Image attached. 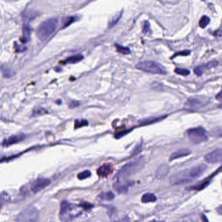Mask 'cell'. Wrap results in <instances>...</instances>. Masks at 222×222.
Segmentation results:
<instances>
[{
    "instance_id": "obj_29",
    "label": "cell",
    "mask_w": 222,
    "mask_h": 222,
    "mask_svg": "<svg viewBox=\"0 0 222 222\" xmlns=\"http://www.w3.org/2000/svg\"><path fill=\"white\" fill-rule=\"evenodd\" d=\"M88 121L86 120L85 119H82V120H76L75 122V128H80L82 127H85V126H87L88 125Z\"/></svg>"
},
{
    "instance_id": "obj_32",
    "label": "cell",
    "mask_w": 222,
    "mask_h": 222,
    "mask_svg": "<svg viewBox=\"0 0 222 222\" xmlns=\"http://www.w3.org/2000/svg\"><path fill=\"white\" fill-rule=\"evenodd\" d=\"M2 73L3 76L7 78L11 77L12 76L14 75V73L12 72L11 70H8V69H4L3 70H2Z\"/></svg>"
},
{
    "instance_id": "obj_14",
    "label": "cell",
    "mask_w": 222,
    "mask_h": 222,
    "mask_svg": "<svg viewBox=\"0 0 222 222\" xmlns=\"http://www.w3.org/2000/svg\"><path fill=\"white\" fill-rule=\"evenodd\" d=\"M170 171V167L168 165L163 164L160 166L156 171V176L158 179H163L168 175Z\"/></svg>"
},
{
    "instance_id": "obj_17",
    "label": "cell",
    "mask_w": 222,
    "mask_h": 222,
    "mask_svg": "<svg viewBox=\"0 0 222 222\" xmlns=\"http://www.w3.org/2000/svg\"><path fill=\"white\" fill-rule=\"evenodd\" d=\"M141 200H142V202L144 203H152V202H155L157 200V198L153 193H145L142 195Z\"/></svg>"
},
{
    "instance_id": "obj_20",
    "label": "cell",
    "mask_w": 222,
    "mask_h": 222,
    "mask_svg": "<svg viewBox=\"0 0 222 222\" xmlns=\"http://www.w3.org/2000/svg\"><path fill=\"white\" fill-rule=\"evenodd\" d=\"M99 198L102 200L112 201L114 199V194L112 192H103L99 195Z\"/></svg>"
},
{
    "instance_id": "obj_25",
    "label": "cell",
    "mask_w": 222,
    "mask_h": 222,
    "mask_svg": "<svg viewBox=\"0 0 222 222\" xmlns=\"http://www.w3.org/2000/svg\"><path fill=\"white\" fill-rule=\"evenodd\" d=\"M116 50L119 53H121L122 54H129L130 53V49L127 47L123 46L119 44H116Z\"/></svg>"
},
{
    "instance_id": "obj_30",
    "label": "cell",
    "mask_w": 222,
    "mask_h": 222,
    "mask_svg": "<svg viewBox=\"0 0 222 222\" xmlns=\"http://www.w3.org/2000/svg\"><path fill=\"white\" fill-rule=\"evenodd\" d=\"M212 134L214 136L222 137V127H218L213 130H212Z\"/></svg>"
},
{
    "instance_id": "obj_33",
    "label": "cell",
    "mask_w": 222,
    "mask_h": 222,
    "mask_svg": "<svg viewBox=\"0 0 222 222\" xmlns=\"http://www.w3.org/2000/svg\"><path fill=\"white\" fill-rule=\"evenodd\" d=\"M46 110L43 108H37L36 110H34V113L33 115H40L42 114H44V113H46Z\"/></svg>"
},
{
    "instance_id": "obj_3",
    "label": "cell",
    "mask_w": 222,
    "mask_h": 222,
    "mask_svg": "<svg viewBox=\"0 0 222 222\" xmlns=\"http://www.w3.org/2000/svg\"><path fill=\"white\" fill-rule=\"evenodd\" d=\"M58 19L51 18L42 22L37 30V35L41 41H45L54 33L58 26Z\"/></svg>"
},
{
    "instance_id": "obj_37",
    "label": "cell",
    "mask_w": 222,
    "mask_h": 222,
    "mask_svg": "<svg viewBox=\"0 0 222 222\" xmlns=\"http://www.w3.org/2000/svg\"><path fill=\"white\" fill-rule=\"evenodd\" d=\"M181 53H177V54H175V56H177V55H183V56H188L190 54V51H181Z\"/></svg>"
},
{
    "instance_id": "obj_35",
    "label": "cell",
    "mask_w": 222,
    "mask_h": 222,
    "mask_svg": "<svg viewBox=\"0 0 222 222\" xmlns=\"http://www.w3.org/2000/svg\"><path fill=\"white\" fill-rule=\"evenodd\" d=\"M81 207L84 208L86 210H88V209H90L93 206L92 205H90V203H84L83 205H81Z\"/></svg>"
},
{
    "instance_id": "obj_6",
    "label": "cell",
    "mask_w": 222,
    "mask_h": 222,
    "mask_svg": "<svg viewBox=\"0 0 222 222\" xmlns=\"http://www.w3.org/2000/svg\"><path fill=\"white\" fill-rule=\"evenodd\" d=\"M187 134L190 141L194 144H199L208 140L205 130L201 127L189 129Z\"/></svg>"
},
{
    "instance_id": "obj_1",
    "label": "cell",
    "mask_w": 222,
    "mask_h": 222,
    "mask_svg": "<svg viewBox=\"0 0 222 222\" xmlns=\"http://www.w3.org/2000/svg\"><path fill=\"white\" fill-rule=\"evenodd\" d=\"M206 168L205 165L201 164L175 173L170 177V182L174 185H179L192 182L205 172Z\"/></svg>"
},
{
    "instance_id": "obj_31",
    "label": "cell",
    "mask_w": 222,
    "mask_h": 222,
    "mask_svg": "<svg viewBox=\"0 0 222 222\" xmlns=\"http://www.w3.org/2000/svg\"><path fill=\"white\" fill-rule=\"evenodd\" d=\"M143 33L147 34L151 32V30H150V24L149 23L148 21H145L144 24H143Z\"/></svg>"
},
{
    "instance_id": "obj_39",
    "label": "cell",
    "mask_w": 222,
    "mask_h": 222,
    "mask_svg": "<svg viewBox=\"0 0 222 222\" xmlns=\"http://www.w3.org/2000/svg\"><path fill=\"white\" fill-rule=\"evenodd\" d=\"M216 210H217V212L218 213V214L222 215V205H221L220 207H219L216 209Z\"/></svg>"
},
{
    "instance_id": "obj_42",
    "label": "cell",
    "mask_w": 222,
    "mask_h": 222,
    "mask_svg": "<svg viewBox=\"0 0 222 222\" xmlns=\"http://www.w3.org/2000/svg\"><path fill=\"white\" fill-rule=\"evenodd\" d=\"M126 222H127V221H126Z\"/></svg>"
},
{
    "instance_id": "obj_38",
    "label": "cell",
    "mask_w": 222,
    "mask_h": 222,
    "mask_svg": "<svg viewBox=\"0 0 222 222\" xmlns=\"http://www.w3.org/2000/svg\"><path fill=\"white\" fill-rule=\"evenodd\" d=\"M216 99L218 100H222V87H221V90L219 92V93L218 95H216Z\"/></svg>"
},
{
    "instance_id": "obj_13",
    "label": "cell",
    "mask_w": 222,
    "mask_h": 222,
    "mask_svg": "<svg viewBox=\"0 0 222 222\" xmlns=\"http://www.w3.org/2000/svg\"><path fill=\"white\" fill-rule=\"evenodd\" d=\"M190 153H191V151L187 149H183L179 150H177V151L172 153V154L170 156V160L172 161V160H176L177 158H180L186 156L190 154Z\"/></svg>"
},
{
    "instance_id": "obj_18",
    "label": "cell",
    "mask_w": 222,
    "mask_h": 222,
    "mask_svg": "<svg viewBox=\"0 0 222 222\" xmlns=\"http://www.w3.org/2000/svg\"><path fill=\"white\" fill-rule=\"evenodd\" d=\"M37 12L33 11V10H29L26 11L24 12L23 14V19L24 22H28L31 20L32 19H34L35 17L37 16Z\"/></svg>"
},
{
    "instance_id": "obj_22",
    "label": "cell",
    "mask_w": 222,
    "mask_h": 222,
    "mask_svg": "<svg viewBox=\"0 0 222 222\" xmlns=\"http://www.w3.org/2000/svg\"><path fill=\"white\" fill-rule=\"evenodd\" d=\"M31 29L28 25H24L23 27V38L24 41H28L30 39Z\"/></svg>"
},
{
    "instance_id": "obj_36",
    "label": "cell",
    "mask_w": 222,
    "mask_h": 222,
    "mask_svg": "<svg viewBox=\"0 0 222 222\" xmlns=\"http://www.w3.org/2000/svg\"><path fill=\"white\" fill-rule=\"evenodd\" d=\"M152 87L153 88H155V89H161V87H162V85L161 84H160V83H157V82H155L152 84Z\"/></svg>"
},
{
    "instance_id": "obj_4",
    "label": "cell",
    "mask_w": 222,
    "mask_h": 222,
    "mask_svg": "<svg viewBox=\"0 0 222 222\" xmlns=\"http://www.w3.org/2000/svg\"><path fill=\"white\" fill-rule=\"evenodd\" d=\"M136 67L144 72L157 74H166V70L161 64L153 61H144L140 62L136 65Z\"/></svg>"
},
{
    "instance_id": "obj_11",
    "label": "cell",
    "mask_w": 222,
    "mask_h": 222,
    "mask_svg": "<svg viewBox=\"0 0 222 222\" xmlns=\"http://www.w3.org/2000/svg\"><path fill=\"white\" fill-rule=\"evenodd\" d=\"M25 136L23 134H18V135H13L9 138H8L3 140L2 145L3 146H9L15 143H18L24 139Z\"/></svg>"
},
{
    "instance_id": "obj_24",
    "label": "cell",
    "mask_w": 222,
    "mask_h": 222,
    "mask_svg": "<svg viewBox=\"0 0 222 222\" xmlns=\"http://www.w3.org/2000/svg\"><path fill=\"white\" fill-rule=\"evenodd\" d=\"M75 17L74 16H68L65 18V19H63V28H65L68 27V25H70L74 22H75Z\"/></svg>"
},
{
    "instance_id": "obj_8",
    "label": "cell",
    "mask_w": 222,
    "mask_h": 222,
    "mask_svg": "<svg viewBox=\"0 0 222 222\" xmlns=\"http://www.w3.org/2000/svg\"><path fill=\"white\" fill-rule=\"evenodd\" d=\"M205 161L210 164L222 162V149H218L207 154L205 157Z\"/></svg>"
},
{
    "instance_id": "obj_19",
    "label": "cell",
    "mask_w": 222,
    "mask_h": 222,
    "mask_svg": "<svg viewBox=\"0 0 222 222\" xmlns=\"http://www.w3.org/2000/svg\"><path fill=\"white\" fill-rule=\"evenodd\" d=\"M84 58L83 56L81 54H77V55H75V56H72L70 57H68V59H66L65 62L66 63H78V62L81 61V60H83Z\"/></svg>"
},
{
    "instance_id": "obj_21",
    "label": "cell",
    "mask_w": 222,
    "mask_h": 222,
    "mask_svg": "<svg viewBox=\"0 0 222 222\" xmlns=\"http://www.w3.org/2000/svg\"><path fill=\"white\" fill-rule=\"evenodd\" d=\"M165 117L161 116V117H149L146 119H144L143 121H141L140 122L142 125H147V124H151V123H154L155 122H157L158 121H161L163 119H164Z\"/></svg>"
},
{
    "instance_id": "obj_16",
    "label": "cell",
    "mask_w": 222,
    "mask_h": 222,
    "mask_svg": "<svg viewBox=\"0 0 222 222\" xmlns=\"http://www.w3.org/2000/svg\"><path fill=\"white\" fill-rule=\"evenodd\" d=\"M131 183H121V182H117L114 184V188L118 193H125L127 192L129 186H131Z\"/></svg>"
},
{
    "instance_id": "obj_15",
    "label": "cell",
    "mask_w": 222,
    "mask_h": 222,
    "mask_svg": "<svg viewBox=\"0 0 222 222\" xmlns=\"http://www.w3.org/2000/svg\"><path fill=\"white\" fill-rule=\"evenodd\" d=\"M70 210H72V206H71L70 204L66 201L62 202L60 210V216L61 219L65 218V216L67 214V213Z\"/></svg>"
},
{
    "instance_id": "obj_34",
    "label": "cell",
    "mask_w": 222,
    "mask_h": 222,
    "mask_svg": "<svg viewBox=\"0 0 222 222\" xmlns=\"http://www.w3.org/2000/svg\"><path fill=\"white\" fill-rule=\"evenodd\" d=\"M79 106V103L75 100L71 101L69 104V107L70 108H74L77 107V106Z\"/></svg>"
},
{
    "instance_id": "obj_2",
    "label": "cell",
    "mask_w": 222,
    "mask_h": 222,
    "mask_svg": "<svg viewBox=\"0 0 222 222\" xmlns=\"http://www.w3.org/2000/svg\"><path fill=\"white\" fill-rule=\"evenodd\" d=\"M145 165L144 157H140L134 161H131L121 167L116 176L119 178H126L135 175L140 171Z\"/></svg>"
},
{
    "instance_id": "obj_27",
    "label": "cell",
    "mask_w": 222,
    "mask_h": 222,
    "mask_svg": "<svg viewBox=\"0 0 222 222\" xmlns=\"http://www.w3.org/2000/svg\"><path fill=\"white\" fill-rule=\"evenodd\" d=\"M175 73L182 76H188L190 74V70L186 68H177L175 70Z\"/></svg>"
},
{
    "instance_id": "obj_5",
    "label": "cell",
    "mask_w": 222,
    "mask_h": 222,
    "mask_svg": "<svg viewBox=\"0 0 222 222\" xmlns=\"http://www.w3.org/2000/svg\"><path fill=\"white\" fill-rule=\"evenodd\" d=\"M16 222H39L38 210L33 206L26 208L18 215Z\"/></svg>"
},
{
    "instance_id": "obj_23",
    "label": "cell",
    "mask_w": 222,
    "mask_h": 222,
    "mask_svg": "<svg viewBox=\"0 0 222 222\" xmlns=\"http://www.w3.org/2000/svg\"><path fill=\"white\" fill-rule=\"evenodd\" d=\"M210 21V20L209 19V17L206 15H204L201 17V19H200V20L199 22V25L201 28H205L209 24Z\"/></svg>"
},
{
    "instance_id": "obj_40",
    "label": "cell",
    "mask_w": 222,
    "mask_h": 222,
    "mask_svg": "<svg viewBox=\"0 0 222 222\" xmlns=\"http://www.w3.org/2000/svg\"><path fill=\"white\" fill-rule=\"evenodd\" d=\"M151 222H163V221H155V220H153V221H152Z\"/></svg>"
},
{
    "instance_id": "obj_10",
    "label": "cell",
    "mask_w": 222,
    "mask_h": 222,
    "mask_svg": "<svg viewBox=\"0 0 222 222\" xmlns=\"http://www.w3.org/2000/svg\"><path fill=\"white\" fill-rule=\"evenodd\" d=\"M218 65V62L216 60H213V61L209 62V63H207L206 64H203V65H201L200 66L196 67L194 68V73L196 75L199 76H201L203 74V72H205V71H206L207 70L216 67Z\"/></svg>"
},
{
    "instance_id": "obj_28",
    "label": "cell",
    "mask_w": 222,
    "mask_h": 222,
    "mask_svg": "<svg viewBox=\"0 0 222 222\" xmlns=\"http://www.w3.org/2000/svg\"><path fill=\"white\" fill-rule=\"evenodd\" d=\"M121 14H122V13L121 12V13H120L118 14L115 15V16L112 18V19H111V20L110 21L109 24V26L110 28H111V27H113V26L118 22V20H120V17H121Z\"/></svg>"
},
{
    "instance_id": "obj_12",
    "label": "cell",
    "mask_w": 222,
    "mask_h": 222,
    "mask_svg": "<svg viewBox=\"0 0 222 222\" xmlns=\"http://www.w3.org/2000/svg\"><path fill=\"white\" fill-rule=\"evenodd\" d=\"M112 171V168L111 164H103L100 166L97 170V175L101 177L108 176Z\"/></svg>"
},
{
    "instance_id": "obj_9",
    "label": "cell",
    "mask_w": 222,
    "mask_h": 222,
    "mask_svg": "<svg viewBox=\"0 0 222 222\" xmlns=\"http://www.w3.org/2000/svg\"><path fill=\"white\" fill-rule=\"evenodd\" d=\"M51 181L49 179L46 178H39L34 181L31 185V190L34 193H37L46 187L50 184Z\"/></svg>"
},
{
    "instance_id": "obj_41",
    "label": "cell",
    "mask_w": 222,
    "mask_h": 222,
    "mask_svg": "<svg viewBox=\"0 0 222 222\" xmlns=\"http://www.w3.org/2000/svg\"><path fill=\"white\" fill-rule=\"evenodd\" d=\"M2 207V203H1V202H0V209H1Z\"/></svg>"
},
{
    "instance_id": "obj_7",
    "label": "cell",
    "mask_w": 222,
    "mask_h": 222,
    "mask_svg": "<svg viewBox=\"0 0 222 222\" xmlns=\"http://www.w3.org/2000/svg\"><path fill=\"white\" fill-rule=\"evenodd\" d=\"M209 103V99L207 97L203 96H196L188 99L186 102L184 107L185 108L191 110H198L204 106L207 105Z\"/></svg>"
},
{
    "instance_id": "obj_26",
    "label": "cell",
    "mask_w": 222,
    "mask_h": 222,
    "mask_svg": "<svg viewBox=\"0 0 222 222\" xmlns=\"http://www.w3.org/2000/svg\"><path fill=\"white\" fill-rule=\"evenodd\" d=\"M90 176H91V172L88 170H86V171H82L81 173H79L77 175V177H78V179L80 180H83V179L88 178V177H90Z\"/></svg>"
}]
</instances>
